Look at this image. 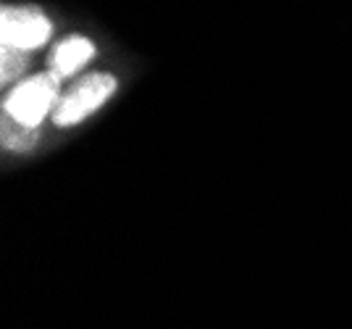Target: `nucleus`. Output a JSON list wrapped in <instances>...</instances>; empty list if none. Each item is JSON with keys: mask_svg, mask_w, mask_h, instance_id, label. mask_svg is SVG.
Wrapping results in <instances>:
<instances>
[{"mask_svg": "<svg viewBox=\"0 0 352 329\" xmlns=\"http://www.w3.org/2000/svg\"><path fill=\"white\" fill-rule=\"evenodd\" d=\"M58 90H60V79L53 76L50 72L45 74H34L24 82H19L14 90L6 92L3 98V114L11 116L14 121L32 127V129H40V124L45 121L47 114L56 111L58 105Z\"/></svg>", "mask_w": 352, "mask_h": 329, "instance_id": "nucleus-1", "label": "nucleus"}, {"mask_svg": "<svg viewBox=\"0 0 352 329\" xmlns=\"http://www.w3.org/2000/svg\"><path fill=\"white\" fill-rule=\"evenodd\" d=\"M116 87L118 82L113 74H85L74 82L66 95H60L58 105L53 111V121L58 127H74L85 121L116 92Z\"/></svg>", "mask_w": 352, "mask_h": 329, "instance_id": "nucleus-2", "label": "nucleus"}, {"mask_svg": "<svg viewBox=\"0 0 352 329\" xmlns=\"http://www.w3.org/2000/svg\"><path fill=\"white\" fill-rule=\"evenodd\" d=\"M53 34L50 19L37 6H3L0 11V37L3 45L16 50H37Z\"/></svg>", "mask_w": 352, "mask_h": 329, "instance_id": "nucleus-3", "label": "nucleus"}, {"mask_svg": "<svg viewBox=\"0 0 352 329\" xmlns=\"http://www.w3.org/2000/svg\"><path fill=\"white\" fill-rule=\"evenodd\" d=\"M95 56V45L89 43L87 37H79L72 34L66 40H60L58 45L50 50V59H47V72L53 76H72L79 69H85L89 61Z\"/></svg>", "mask_w": 352, "mask_h": 329, "instance_id": "nucleus-4", "label": "nucleus"}, {"mask_svg": "<svg viewBox=\"0 0 352 329\" xmlns=\"http://www.w3.org/2000/svg\"><path fill=\"white\" fill-rule=\"evenodd\" d=\"M0 137H3V148L6 150H16V153H27L37 145L40 140V129H32V127H24L14 121L11 116L3 114V124H0Z\"/></svg>", "mask_w": 352, "mask_h": 329, "instance_id": "nucleus-5", "label": "nucleus"}, {"mask_svg": "<svg viewBox=\"0 0 352 329\" xmlns=\"http://www.w3.org/2000/svg\"><path fill=\"white\" fill-rule=\"evenodd\" d=\"M0 56H3V59H0V63H3V69H0V82H3V85H11V82H14V79H19V76H21V72L30 66L32 53L3 45Z\"/></svg>", "mask_w": 352, "mask_h": 329, "instance_id": "nucleus-6", "label": "nucleus"}]
</instances>
